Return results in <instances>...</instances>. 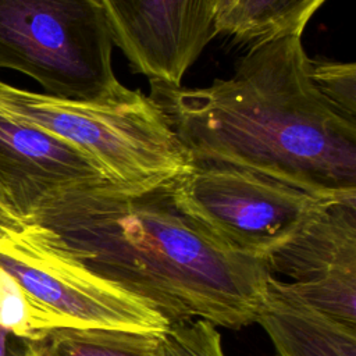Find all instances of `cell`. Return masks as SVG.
Here are the masks:
<instances>
[{
  "label": "cell",
  "mask_w": 356,
  "mask_h": 356,
  "mask_svg": "<svg viewBox=\"0 0 356 356\" xmlns=\"http://www.w3.org/2000/svg\"><path fill=\"white\" fill-rule=\"evenodd\" d=\"M0 356H36L35 341L22 338L0 325Z\"/></svg>",
  "instance_id": "obj_16"
},
{
  "label": "cell",
  "mask_w": 356,
  "mask_h": 356,
  "mask_svg": "<svg viewBox=\"0 0 356 356\" xmlns=\"http://www.w3.org/2000/svg\"><path fill=\"white\" fill-rule=\"evenodd\" d=\"M0 110L68 142L124 186L170 182L191 165L157 104L139 89L104 100L56 97L0 81Z\"/></svg>",
  "instance_id": "obj_3"
},
{
  "label": "cell",
  "mask_w": 356,
  "mask_h": 356,
  "mask_svg": "<svg viewBox=\"0 0 356 356\" xmlns=\"http://www.w3.org/2000/svg\"><path fill=\"white\" fill-rule=\"evenodd\" d=\"M171 181L124 186L102 178L60 186L24 217V235L140 300L168 325L252 324L271 275L263 259L228 248L181 213Z\"/></svg>",
  "instance_id": "obj_1"
},
{
  "label": "cell",
  "mask_w": 356,
  "mask_h": 356,
  "mask_svg": "<svg viewBox=\"0 0 356 356\" xmlns=\"http://www.w3.org/2000/svg\"><path fill=\"white\" fill-rule=\"evenodd\" d=\"M102 178L85 153L0 110V192L21 220L53 189Z\"/></svg>",
  "instance_id": "obj_9"
},
{
  "label": "cell",
  "mask_w": 356,
  "mask_h": 356,
  "mask_svg": "<svg viewBox=\"0 0 356 356\" xmlns=\"http://www.w3.org/2000/svg\"><path fill=\"white\" fill-rule=\"evenodd\" d=\"M0 268L31 300L70 327L154 332L168 328L152 307L39 246L24 232L0 239Z\"/></svg>",
  "instance_id": "obj_6"
},
{
  "label": "cell",
  "mask_w": 356,
  "mask_h": 356,
  "mask_svg": "<svg viewBox=\"0 0 356 356\" xmlns=\"http://www.w3.org/2000/svg\"><path fill=\"white\" fill-rule=\"evenodd\" d=\"M309 75L321 96L339 114L356 122V64L310 58Z\"/></svg>",
  "instance_id": "obj_14"
},
{
  "label": "cell",
  "mask_w": 356,
  "mask_h": 356,
  "mask_svg": "<svg viewBox=\"0 0 356 356\" xmlns=\"http://www.w3.org/2000/svg\"><path fill=\"white\" fill-rule=\"evenodd\" d=\"M236 0H213V10L216 15V28L217 24L228 14Z\"/></svg>",
  "instance_id": "obj_18"
},
{
  "label": "cell",
  "mask_w": 356,
  "mask_h": 356,
  "mask_svg": "<svg viewBox=\"0 0 356 356\" xmlns=\"http://www.w3.org/2000/svg\"><path fill=\"white\" fill-rule=\"evenodd\" d=\"M113 44L99 0H0V68L33 78L47 95L86 102L127 95Z\"/></svg>",
  "instance_id": "obj_4"
},
{
  "label": "cell",
  "mask_w": 356,
  "mask_h": 356,
  "mask_svg": "<svg viewBox=\"0 0 356 356\" xmlns=\"http://www.w3.org/2000/svg\"><path fill=\"white\" fill-rule=\"evenodd\" d=\"M327 0H236L217 24V32L238 43L302 35L305 26Z\"/></svg>",
  "instance_id": "obj_11"
},
{
  "label": "cell",
  "mask_w": 356,
  "mask_h": 356,
  "mask_svg": "<svg viewBox=\"0 0 356 356\" xmlns=\"http://www.w3.org/2000/svg\"><path fill=\"white\" fill-rule=\"evenodd\" d=\"M263 261L300 300L356 327V197L323 200Z\"/></svg>",
  "instance_id": "obj_7"
},
{
  "label": "cell",
  "mask_w": 356,
  "mask_h": 356,
  "mask_svg": "<svg viewBox=\"0 0 356 356\" xmlns=\"http://www.w3.org/2000/svg\"><path fill=\"white\" fill-rule=\"evenodd\" d=\"M253 323L266 331L278 356H356V327L305 303L273 275Z\"/></svg>",
  "instance_id": "obj_10"
},
{
  "label": "cell",
  "mask_w": 356,
  "mask_h": 356,
  "mask_svg": "<svg viewBox=\"0 0 356 356\" xmlns=\"http://www.w3.org/2000/svg\"><path fill=\"white\" fill-rule=\"evenodd\" d=\"M170 188L181 213L228 248L257 259L286 241L327 200L220 163L191 161Z\"/></svg>",
  "instance_id": "obj_5"
},
{
  "label": "cell",
  "mask_w": 356,
  "mask_h": 356,
  "mask_svg": "<svg viewBox=\"0 0 356 356\" xmlns=\"http://www.w3.org/2000/svg\"><path fill=\"white\" fill-rule=\"evenodd\" d=\"M160 356H225L216 325L191 320L168 325L161 332Z\"/></svg>",
  "instance_id": "obj_15"
},
{
  "label": "cell",
  "mask_w": 356,
  "mask_h": 356,
  "mask_svg": "<svg viewBox=\"0 0 356 356\" xmlns=\"http://www.w3.org/2000/svg\"><path fill=\"white\" fill-rule=\"evenodd\" d=\"M302 35L249 44L229 78L182 88L150 82L191 161L243 168L317 199L356 197V122L309 75Z\"/></svg>",
  "instance_id": "obj_2"
},
{
  "label": "cell",
  "mask_w": 356,
  "mask_h": 356,
  "mask_svg": "<svg viewBox=\"0 0 356 356\" xmlns=\"http://www.w3.org/2000/svg\"><path fill=\"white\" fill-rule=\"evenodd\" d=\"M113 38L150 82L181 86L218 35L213 0H99Z\"/></svg>",
  "instance_id": "obj_8"
},
{
  "label": "cell",
  "mask_w": 356,
  "mask_h": 356,
  "mask_svg": "<svg viewBox=\"0 0 356 356\" xmlns=\"http://www.w3.org/2000/svg\"><path fill=\"white\" fill-rule=\"evenodd\" d=\"M0 325L31 341L43 338L54 328L70 327L63 318L31 300L18 284L1 268Z\"/></svg>",
  "instance_id": "obj_13"
},
{
  "label": "cell",
  "mask_w": 356,
  "mask_h": 356,
  "mask_svg": "<svg viewBox=\"0 0 356 356\" xmlns=\"http://www.w3.org/2000/svg\"><path fill=\"white\" fill-rule=\"evenodd\" d=\"M24 231H25V224L11 210L6 197L0 192V239L21 235Z\"/></svg>",
  "instance_id": "obj_17"
},
{
  "label": "cell",
  "mask_w": 356,
  "mask_h": 356,
  "mask_svg": "<svg viewBox=\"0 0 356 356\" xmlns=\"http://www.w3.org/2000/svg\"><path fill=\"white\" fill-rule=\"evenodd\" d=\"M161 332L58 327L35 341V349L36 356H160Z\"/></svg>",
  "instance_id": "obj_12"
}]
</instances>
